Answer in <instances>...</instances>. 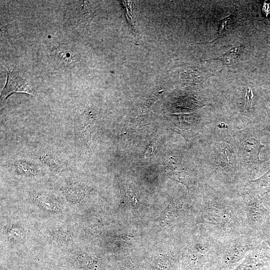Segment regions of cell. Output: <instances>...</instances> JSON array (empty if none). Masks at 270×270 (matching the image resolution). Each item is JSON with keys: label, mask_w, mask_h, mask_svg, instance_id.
<instances>
[{"label": "cell", "mask_w": 270, "mask_h": 270, "mask_svg": "<svg viewBox=\"0 0 270 270\" xmlns=\"http://www.w3.org/2000/svg\"><path fill=\"white\" fill-rule=\"evenodd\" d=\"M2 236L6 242L14 245H24L26 230L24 224L17 220L7 222L2 228Z\"/></svg>", "instance_id": "11"}, {"label": "cell", "mask_w": 270, "mask_h": 270, "mask_svg": "<svg viewBox=\"0 0 270 270\" xmlns=\"http://www.w3.org/2000/svg\"><path fill=\"white\" fill-rule=\"evenodd\" d=\"M249 228L258 236L270 225V212L258 190L248 182L240 190Z\"/></svg>", "instance_id": "6"}, {"label": "cell", "mask_w": 270, "mask_h": 270, "mask_svg": "<svg viewBox=\"0 0 270 270\" xmlns=\"http://www.w3.org/2000/svg\"><path fill=\"white\" fill-rule=\"evenodd\" d=\"M38 157L44 166L54 172H60L66 169V164L56 153L44 150L38 152Z\"/></svg>", "instance_id": "14"}, {"label": "cell", "mask_w": 270, "mask_h": 270, "mask_svg": "<svg viewBox=\"0 0 270 270\" xmlns=\"http://www.w3.org/2000/svg\"><path fill=\"white\" fill-rule=\"evenodd\" d=\"M244 48V44L240 42H238L223 54L206 60H219L222 61L224 65L230 67L235 64L238 62L240 54L242 52Z\"/></svg>", "instance_id": "15"}, {"label": "cell", "mask_w": 270, "mask_h": 270, "mask_svg": "<svg viewBox=\"0 0 270 270\" xmlns=\"http://www.w3.org/2000/svg\"><path fill=\"white\" fill-rule=\"evenodd\" d=\"M256 188L262 198L270 192V168L262 176L248 182Z\"/></svg>", "instance_id": "16"}, {"label": "cell", "mask_w": 270, "mask_h": 270, "mask_svg": "<svg viewBox=\"0 0 270 270\" xmlns=\"http://www.w3.org/2000/svg\"><path fill=\"white\" fill-rule=\"evenodd\" d=\"M38 162L30 158L16 159L12 165L14 172L18 176L26 178L42 176L44 172L42 166Z\"/></svg>", "instance_id": "12"}, {"label": "cell", "mask_w": 270, "mask_h": 270, "mask_svg": "<svg viewBox=\"0 0 270 270\" xmlns=\"http://www.w3.org/2000/svg\"><path fill=\"white\" fill-rule=\"evenodd\" d=\"M263 242L257 235L242 234L224 241L216 240L206 270H232Z\"/></svg>", "instance_id": "4"}, {"label": "cell", "mask_w": 270, "mask_h": 270, "mask_svg": "<svg viewBox=\"0 0 270 270\" xmlns=\"http://www.w3.org/2000/svg\"><path fill=\"white\" fill-rule=\"evenodd\" d=\"M262 106L267 114V120L262 130H267L270 134V107L264 102H262Z\"/></svg>", "instance_id": "19"}, {"label": "cell", "mask_w": 270, "mask_h": 270, "mask_svg": "<svg viewBox=\"0 0 270 270\" xmlns=\"http://www.w3.org/2000/svg\"><path fill=\"white\" fill-rule=\"evenodd\" d=\"M197 144L196 158L206 183L221 190L238 193L244 184L239 176L230 129L218 126L199 138Z\"/></svg>", "instance_id": "2"}, {"label": "cell", "mask_w": 270, "mask_h": 270, "mask_svg": "<svg viewBox=\"0 0 270 270\" xmlns=\"http://www.w3.org/2000/svg\"><path fill=\"white\" fill-rule=\"evenodd\" d=\"M196 204L195 224L216 240L224 241L242 234L257 235L248 226L242 198L206 184Z\"/></svg>", "instance_id": "1"}, {"label": "cell", "mask_w": 270, "mask_h": 270, "mask_svg": "<svg viewBox=\"0 0 270 270\" xmlns=\"http://www.w3.org/2000/svg\"><path fill=\"white\" fill-rule=\"evenodd\" d=\"M270 266V248L262 242L232 270H258Z\"/></svg>", "instance_id": "10"}, {"label": "cell", "mask_w": 270, "mask_h": 270, "mask_svg": "<svg viewBox=\"0 0 270 270\" xmlns=\"http://www.w3.org/2000/svg\"><path fill=\"white\" fill-rule=\"evenodd\" d=\"M258 236L270 248V225Z\"/></svg>", "instance_id": "18"}, {"label": "cell", "mask_w": 270, "mask_h": 270, "mask_svg": "<svg viewBox=\"0 0 270 270\" xmlns=\"http://www.w3.org/2000/svg\"><path fill=\"white\" fill-rule=\"evenodd\" d=\"M12 78L8 74L6 84L1 93V106H4L6 98L12 92H20L28 94L32 92L31 88L22 80L14 78V76H12Z\"/></svg>", "instance_id": "13"}, {"label": "cell", "mask_w": 270, "mask_h": 270, "mask_svg": "<svg viewBox=\"0 0 270 270\" xmlns=\"http://www.w3.org/2000/svg\"><path fill=\"white\" fill-rule=\"evenodd\" d=\"M156 148V142H152L146 149L145 156L147 157H150L154 155L155 150Z\"/></svg>", "instance_id": "21"}, {"label": "cell", "mask_w": 270, "mask_h": 270, "mask_svg": "<svg viewBox=\"0 0 270 270\" xmlns=\"http://www.w3.org/2000/svg\"><path fill=\"white\" fill-rule=\"evenodd\" d=\"M237 16V10L235 8L232 13L229 16H226L221 19L220 21L218 30L216 38L210 42H214L221 37L228 34V32L232 28Z\"/></svg>", "instance_id": "17"}, {"label": "cell", "mask_w": 270, "mask_h": 270, "mask_svg": "<svg viewBox=\"0 0 270 270\" xmlns=\"http://www.w3.org/2000/svg\"><path fill=\"white\" fill-rule=\"evenodd\" d=\"M32 204L43 212L58 218L64 216V207L55 194L44 190H34L30 193Z\"/></svg>", "instance_id": "7"}, {"label": "cell", "mask_w": 270, "mask_h": 270, "mask_svg": "<svg viewBox=\"0 0 270 270\" xmlns=\"http://www.w3.org/2000/svg\"><path fill=\"white\" fill-rule=\"evenodd\" d=\"M182 254L183 270H206L216 240L198 225Z\"/></svg>", "instance_id": "5"}, {"label": "cell", "mask_w": 270, "mask_h": 270, "mask_svg": "<svg viewBox=\"0 0 270 270\" xmlns=\"http://www.w3.org/2000/svg\"><path fill=\"white\" fill-rule=\"evenodd\" d=\"M60 190L68 202L78 207L86 203L91 194L89 186L77 180H66Z\"/></svg>", "instance_id": "9"}, {"label": "cell", "mask_w": 270, "mask_h": 270, "mask_svg": "<svg viewBox=\"0 0 270 270\" xmlns=\"http://www.w3.org/2000/svg\"><path fill=\"white\" fill-rule=\"evenodd\" d=\"M230 135L237 158L239 176L244 184L255 180L262 164L269 160H261L259 156L261 150L266 148L260 142L263 130L258 128L230 130Z\"/></svg>", "instance_id": "3"}, {"label": "cell", "mask_w": 270, "mask_h": 270, "mask_svg": "<svg viewBox=\"0 0 270 270\" xmlns=\"http://www.w3.org/2000/svg\"><path fill=\"white\" fill-rule=\"evenodd\" d=\"M258 270H270V266H266L263 268H262Z\"/></svg>", "instance_id": "23"}, {"label": "cell", "mask_w": 270, "mask_h": 270, "mask_svg": "<svg viewBox=\"0 0 270 270\" xmlns=\"http://www.w3.org/2000/svg\"><path fill=\"white\" fill-rule=\"evenodd\" d=\"M39 232L54 247L74 248L76 240L74 233L69 228L62 225H46L40 228Z\"/></svg>", "instance_id": "8"}, {"label": "cell", "mask_w": 270, "mask_h": 270, "mask_svg": "<svg viewBox=\"0 0 270 270\" xmlns=\"http://www.w3.org/2000/svg\"><path fill=\"white\" fill-rule=\"evenodd\" d=\"M262 200L264 204L270 212V197L264 196Z\"/></svg>", "instance_id": "22"}, {"label": "cell", "mask_w": 270, "mask_h": 270, "mask_svg": "<svg viewBox=\"0 0 270 270\" xmlns=\"http://www.w3.org/2000/svg\"><path fill=\"white\" fill-rule=\"evenodd\" d=\"M260 93L266 102L270 103V86L261 88Z\"/></svg>", "instance_id": "20"}]
</instances>
